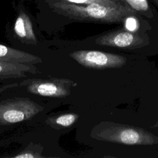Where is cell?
<instances>
[{
    "label": "cell",
    "mask_w": 158,
    "mask_h": 158,
    "mask_svg": "<svg viewBox=\"0 0 158 158\" xmlns=\"http://www.w3.org/2000/svg\"><path fill=\"white\" fill-rule=\"evenodd\" d=\"M49 5L56 13L70 19L98 23L120 22L128 15H135L130 7L122 4L105 5L100 3L75 4L49 0Z\"/></svg>",
    "instance_id": "1"
},
{
    "label": "cell",
    "mask_w": 158,
    "mask_h": 158,
    "mask_svg": "<svg viewBox=\"0 0 158 158\" xmlns=\"http://www.w3.org/2000/svg\"><path fill=\"white\" fill-rule=\"evenodd\" d=\"M96 139L126 145L158 144V137L141 128L112 122H102L91 132Z\"/></svg>",
    "instance_id": "2"
},
{
    "label": "cell",
    "mask_w": 158,
    "mask_h": 158,
    "mask_svg": "<svg viewBox=\"0 0 158 158\" xmlns=\"http://www.w3.org/2000/svg\"><path fill=\"white\" fill-rule=\"evenodd\" d=\"M43 110V107L27 98H13L0 101V125L28 120Z\"/></svg>",
    "instance_id": "3"
},
{
    "label": "cell",
    "mask_w": 158,
    "mask_h": 158,
    "mask_svg": "<svg viewBox=\"0 0 158 158\" xmlns=\"http://www.w3.org/2000/svg\"><path fill=\"white\" fill-rule=\"evenodd\" d=\"M69 56L81 65L94 69L120 68L127 62L124 56L94 50H77Z\"/></svg>",
    "instance_id": "4"
},
{
    "label": "cell",
    "mask_w": 158,
    "mask_h": 158,
    "mask_svg": "<svg viewBox=\"0 0 158 158\" xmlns=\"http://www.w3.org/2000/svg\"><path fill=\"white\" fill-rule=\"evenodd\" d=\"M28 80L27 91L33 94L52 97L64 98L70 95L72 88L77 83L67 78H50Z\"/></svg>",
    "instance_id": "5"
},
{
    "label": "cell",
    "mask_w": 158,
    "mask_h": 158,
    "mask_svg": "<svg viewBox=\"0 0 158 158\" xmlns=\"http://www.w3.org/2000/svg\"><path fill=\"white\" fill-rule=\"evenodd\" d=\"M144 42V39L138 35L125 30L107 33L95 40V43L99 45L120 48H138L142 46Z\"/></svg>",
    "instance_id": "6"
},
{
    "label": "cell",
    "mask_w": 158,
    "mask_h": 158,
    "mask_svg": "<svg viewBox=\"0 0 158 158\" xmlns=\"http://www.w3.org/2000/svg\"><path fill=\"white\" fill-rule=\"evenodd\" d=\"M14 30L22 42L27 44H37L32 22L28 14L23 10H20L19 12L14 23Z\"/></svg>",
    "instance_id": "7"
},
{
    "label": "cell",
    "mask_w": 158,
    "mask_h": 158,
    "mask_svg": "<svg viewBox=\"0 0 158 158\" xmlns=\"http://www.w3.org/2000/svg\"><path fill=\"white\" fill-rule=\"evenodd\" d=\"M0 59L12 63L33 65L42 62V59L32 54L0 44Z\"/></svg>",
    "instance_id": "8"
},
{
    "label": "cell",
    "mask_w": 158,
    "mask_h": 158,
    "mask_svg": "<svg viewBox=\"0 0 158 158\" xmlns=\"http://www.w3.org/2000/svg\"><path fill=\"white\" fill-rule=\"evenodd\" d=\"M37 72L33 65L12 63L0 59V80L23 78L26 77L25 72L36 73Z\"/></svg>",
    "instance_id": "9"
},
{
    "label": "cell",
    "mask_w": 158,
    "mask_h": 158,
    "mask_svg": "<svg viewBox=\"0 0 158 158\" xmlns=\"http://www.w3.org/2000/svg\"><path fill=\"white\" fill-rule=\"evenodd\" d=\"M78 115L75 113H67L48 118L46 123L56 128L68 127L73 125L78 119Z\"/></svg>",
    "instance_id": "10"
},
{
    "label": "cell",
    "mask_w": 158,
    "mask_h": 158,
    "mask_svg": "<svg viewBox=\"0 0 158 158\" xmlns=\"http://www.w3.org/2000/svg\"><path fill=\"white\" fill-rule=\"evenodd\" d=\"M130 6V7L135 11L141 12L142 14L148 13L149 10V4L147 0H125Z\"/></svg>",
    "instance_id": "11"
},
{
    "label": "cell",
    "mask_w": 158,
    "mask_h": 158,
    "mask_svg": "<svg viewBox=\"0 0 158 158\" xmlns=\"http://www.w3.org/2000/svg\"><path fill=\"white\" fill-rule=\"evenodd\" d=\"M28 148L24 149L19 154L13 156L14 158H39V157H44L43 156L41 155V151H43V148Z\"/></svg>",
    "instance_id": "12"
},
{
    "label": "cell",
    "mask_w": 158,
    "mask_h": 158,
    "mask_svg": "<svg viewBox=\"0 0 158 158\" xmlns=\"http://www.w3.org/2000/svg\"><path fill=\"white\" fill-rule=\"evenodd\" d=\"M75 4H89L91 3H100L105 5H117L120 3L116 0H55Z\"/></svg>",
    "instance_id": "13"
},
{
    "label": "cell",
    "mask_w": 158,
    "mask_h": 158,
    "mask_svg": "<svg viewBox=\"0 0 158 158\" xmlns=\"http://www.w3.org/2000/svg\"><path fill=\"white\" fill-rule=\"evenodd\" d=\"M133 15H128L123 20L125 22V28L131 32L136 31L139 27V23L137 19Z\"/></svg>",
    "instance_id": "14"
},
{
    "label": "cell",
    "mask_w": 158,
    "mask_h": 158,
    "mask_svg": "<svg viewBox=\"0 0 158 158\" xmlns=\"http://www.w3.org/2000/svg\"><path fill=\"white\" fill-rule=\"evenodd\" d=\"M158 127V121L155 123V125L153 126V127Z\"/></svg>",
    "instance_id": "15"
},
{
    "label": "cell",
    "mask_w": 158,
    "mask_h": 158,
    "mask_svg": "<svg viewBox=\"0 0 158 158\" xmlns=\"http://www.w3.org/2000/svg\"><path fill=\"white\" fill-rule=\"evenodd\" d=\"M154 1H155L158 4V0H154Z\"/></svg>",
    "instance_id": "16"
}]
</instances>
